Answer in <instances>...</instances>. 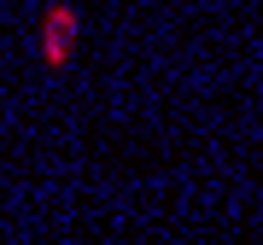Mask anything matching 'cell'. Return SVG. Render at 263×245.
<instances>
[{
	"mask_svg": "<svg viewBox=\"0 0 263 245\" xmlns=\"http://www.w3.org/2000/svg\"><path fill=\"white\" fill-rule=\"evenodd\" d=\"M70 41H76V12L59 0V6H47V24H41V58H47V65H65Z\"/></svg>",
	"mask_w": 263,
	"mask_h": 245,
	"instance_id": "1",
	"label": "cell"
}]
</instances>
